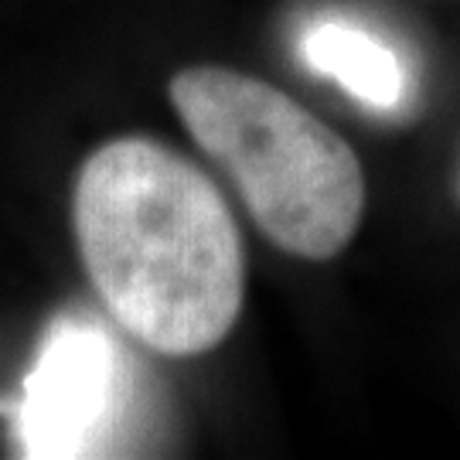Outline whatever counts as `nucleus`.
Here are the masks:
<instances>
[{
    "mask_svg": "<svg viewBox=\"0 0 460 460\" xmlns=\"http://www.w3.org/2000/svg\"><path fill=\"white\" fill-rule=\"evenodd\" d=\"M116 348L102 328L58 317L38 348L21 399V444L28 457H79L116 402Z\"/></svg>",
    "mask_w": 460,
    "mask_h": 460,
    "instance_id": "nucleus-3",
    "label": "nucleus"
},
{
    "mask_svg": "<svg viewBox=\"0 0 460 460\" xmlns=\"http://www.w3.org/2000/svg\"><path fill=\"white\" fill-rule=\"evenodd\" d=\"M304 58L358 102L389 113L406 96V68L393 45L345 21H321L304 38Z\"/></svg>",
    "mask_w": 460,
    "mask_h": 460,
    "instance_id": "nucleus-4",
    "label": "nucleus"
},
{
    "mask_svg": "<svg viewBox=\"0 0 460 460\" xmlns=\"http://www.w3.org/2000/svg\"><path fill=\"white\" fill-rule=\"evenodd\" d=\"M454 198H457L460 205V161H457V171H454Z\"/></svg>",
    "mask_w": 460,
    "mask_h": 460,
    "instance_id": "nucleus-5",
    "label": "nucleus"
},
{
    "mask_svg": "<svg viewBox=\"0 0 460 460\" xmlns=\"http://www.w3.org/2000/svg\"><path fill=\"white\" fill-rule=\"evenodd\" d=\"M167 96L273 246L324 263L355 239L365 215L362 161L294 96L226 66L181 68Z\"/></svg>",
    "mask_w": 460,
    "mask_h": 460,
    "instance_id": "nucleus-2",
    "label": "nucleus"
},
{
    "mask_svg": "<svg viewBox=\"0 0 460 460\" xmlns=\"http://www.w3.org/2000/svg\"><path fill=\"white\" fill-rule=\"evenodd\" d=\"M72 229L102 307L167 358L218 348L246 304V249L218 184L150 137H116L79 167Z\"/></svg>",
    "mask_w": 460,
    "mask_h": 460,
    "instance_id": "nucleus-1",
    "label": "nucleus"
}]
</instances>
